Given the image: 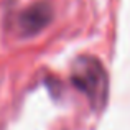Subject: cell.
Returning <instances> with one entry per match:
<instances>
[{
    "label": "cell",
    "mask_w": 130,
    "mask_h": 130,
    "mask_svg": "<svg viewBox=\"0 0 130 130\" xmlns=\"http://www.w3.org/2000/svg\"><path fill=\"white\" fill-rule=\"evenodd\" d=\"M53 22L50 2H35L18 13L13 20V31L20 38H33Z\"/></svg>",
    "instance_id": "2"
},
{
    "label": "cell",
    "mask_w": 130,
    "mask_h": 130,
    "mask_svg": "<svg viewBox=\"0 0 130 130\" xmlns=\"http://www.w3.org/2000/svg\"><path fill=\"white\" fill-rule=\"evenodd\" d=\"M73 86L89 101L92 109H102L109 99V76L104 64L91 54H83L71 68Z\"/></svg>",
    "instance_id": "1"
}]
</instances>
